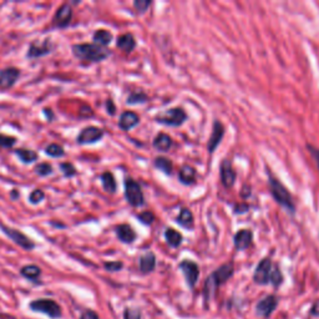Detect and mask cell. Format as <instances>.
I'll return each mask as SVG.
<instances>
[{
  "label": "cell",
  "mask_w": 319,
  "mask_h": 319,
  "mask_svg": "<svg viewBox=\"0 0 319 319\" xmlns=\"http://www.w3.org/2000/svg\"><path fill=\"white\" fill-rule=\"evenodd\" d=\"M73 54L76 59L81 61H89V63H100L106 60L110 56V50L106 48L100 47L96 44H75L73 45Z\"/></svg>",
  "instance_id": "obj_1"
},
{
  "label": "cell",
  "mask_w": 319,
  "mask_h": 319,
  "mask_svg": "<svg viewBox=\"0 0 319 319\" xmlns=\"http://www.w3.org/2000/svg\"><path fill=\"white\" fill-rule=\"evenodd\" d=\"M268 177H269L268 183H269L270 193H272L275 202L279 206H282L283 208H285L289 213H294L295 205L294 202H293L292 195L289 193V191L285 188V186L283 185L277 177H274V176L270 175V173H268Z\"/></svg>",
  "instance_id": "obj_2"
},
{
  "label": "cell",
  "mask_w": 319,
  "mask_h": 319,
  "mask_svg": "<svg viewBox=\"0 0 319 319\" xmlns=\"http://www.w3.org/2000/svg\"><path fill=\"white\" fill-rule=\"evenodd\" d=\"M232 274H233V266H232L231 263L223 264V266L219 267L216 272H213L212 274L210 275V278L207 279V282H206V297L208 298L210 295H212L214 290H216V288L218 287L219 284H222V283L227 282V280L232 277Z\"/></svg>",
  "instance_id": "obj_3"
},
{
  "label": "cell",
  "mask_w": 319,
  "mask_h": 319,
  "mask_svg": "<svg viewBox=\"0 0 319 319\" xmlns=\"http://www.w3.org/2000/svg\"><path fill=\"white\" fill-rule=\"evenodd\" d=\"M125 197L132 207H141L145 203L144 193L139 182L131 177H127L125 180Z\"/></svg>",
  "instance_id": "obj_4"
},
{
  "label": "cell",
  "mask_w": 319,
  "mask_h": 319,
  "mask_svg": "<svg viewBox=\"0 0 319 319\" xmlns=\"http://www.w3.org/2000/svg\"><path fill=\"white\" fill-rule=\"evenodd\" d=\"M0 228H2L3 233L8 237V238L12 239L15 244H18L22 248L27 249V251H32L35 248V243L23 232H20L19 229L12 228V227L5 226L4 223H0Z\"/></svg>",
  "instance_id": "obj_5"
},
{
  "label": "cell",
  "mask_w": 319,
  "mask_h": 319,
  "mask_svg": "<svg viewBox=\"0 0 319 319\" xmlns=\"http://www.w3.org/2000/svg\"><path fill=\"white\" fill-rule=\"evenodd\" d=\"M187 119V115L183 111L181 107H175V109H170L168 111L163 112L156 117V121L162 125H167V126L177 127L181 126L183 122Z\"/></svg>",
  "instance_id": "obj_6"
},
{
  "label": "cell",
  "mask_w": 319,
  "mask_h": 319,
  "mask_svg": "<svg viewBox=\"0 0 319 319\" xmlns=\"http://www.w3.org/2000/svg\"><path fill=\"white\" fill-rule=\"evenodd\" d=\"M30 308L34 312L44 313L50 318H59L61 315V308L55 300L52 299H38L30 303Z\"/></svg>",
  "instance_id": "obj_7"
},
{
  "label": "cell",
  "mask_w": 319,
  "mask_h": 319,
  "mask_svg": "<svg viewBox=\"0 0 319 319\" xmlns=\"http://www.w3.org/2000/svg\"><path fill=\"white\" fill-rule=\"evenodd\" d=\"M105 132L103 129L96 126H88L84 127L80 131V134L76 137V141L79 145H91L96 144L104 137Z\"/></svg>",
  "instance_id": "obj_8"
},
{
  "label": "cell",
  "mask_w": 319,
  "mask_h": 319,
  "mask_svg": "<svg viewBox=\"0 0 319 319\" xmlns=\"http://www.w3.org/2000/svg\"><path fill=\"white\" fill-rule=\"evenodd\" d=\"M53 52V43L50 39H45L44 42H33L32 44L29 45V49H28L27 53V58L30 59V60H34V59H39L43 58V56L49 55L50 53Z\"/></svg>",
  "instance_id": "obj_9"
},
{
  "label": "cell",
  "mask_w": 319,
  "mask_h": 319,
  "mask_svg": "<svg viewBox=\"0 0 319 319\" xmlns=\"http://www.w3.org/2000/svg\"><path fill=\"white\" fill-rule=\"evenodd\" d=\"M73 20V8L70 4H63L58 8L54 17V25L60 29H65Z\"/></svg>",
  "instance_id": "obj_10"
},
{
  "label": "cell",
  "mask_w": 319,
  "mask_h": 319,
  "mask_svg": "<svg viewBox=\"0 0 319 319\" xmlns=\"http://www.w3.org/2000/svg\"><path fill=\"white\" fill-rule=\"evenodd\" d=\"M20 70L18 68H5L0 70V89L2 90H8L13 88L17 84L18 79L20 78Z\"/></svg>",
  "instance_id": "obj_11"
},
{
  "label": "cell",
  "mask_w": 319,
  "mask_h": 319,
  "mask_svg": "<svg viewBox=\"0 0 319 319\" xmlns=\"http://www.w3.org/2000/svg\"><path fill=\"white\" fill-rule=\"evenodd\" d=\"M272 262L269 258H263L257 266L253 274V280L257 284H266L269 282L272 274Z\"/></svg>",
  "instance_id": "obj_12"
},
{
  "label": "cell",
  "mask_w": 319,
  "mask_h": 319,
  "mask_svg": "<svg viewBox=\"0 0 319 319\" xmlns=\"http://www.w3.org/2000/svg\"><path fill=\"white\" fill-rule=\"evenodd\" d=\"M180 269L182 270L187 284L191 288L195 287V284L198 280V275H200V268H198L197 264L195 262L186 259V261H182L180 263Z\"/></svg>",
  "instance_id": "obj_13"
},
{
  "label": "cell",
  "mask_w": 319,
  "mask_h": 319,
  "mask_svg": "<svg viewBox=\"0 0 319 319\" xmlns=\"http://www.w3.org/2000/svg\"><path fill=\"white\" fill-rule=\"evenodd\" d=\"M219 176H221L222 185L227 188H231L236 182V171L232 167V163L228 160L222 161L219 167Z\"/></svg>",
  "instance_id": "obj_14"
},
{
  "label": "cell",
  "mask_w": 319,
  "mask_h": 319,
  "mask_svg": "<svg viewBox=\"0 0 319 319\" xmlns=\"http://www.w3.org/2000/svg\"><path fill=\"white\" fill-rule=\"evenodd\" d=\"M223 135H224L223 125H222L219 121H214L212 134H211L210 141H208V145H207V149H208V152H210V154H212V152L216 151L217 146L221 144Z\"/></svg>",
  "instance_id": "obj_15"
},
{
  "label": "cell",
  "mask_w": 319,
  "mask_h": 319,
  "mask_svg": "<svg viewBox=\"0 0 319 319\" xmlns=\"http://www.w3.org/2000/svg\"><path fill=\"white\" fill-rule=\"evenodd\" d=\"M253 241V233L249 229H239L236 234H234V247L238 251H243L247 249L252 244Z\"/></svg>",
  "instance_id": "obj_16"
},
{
  "label": "cell",
  "mask_w": 319,
  "mask_h": 319,
  "mask_svg": "<svg viewBox=\"0 0 319 319\" xmlns=\"http://www.w3.org/2000/svg\"><path fill=\"white\" fill-rule=\"evenodd\" d=\"M140 122V117L136 112L134 111H124L120 116L119 120V127L124 131H130L131 129H134L135 126H137Z\"/></svg>",
  "instance_id": "obj_17"
},
{
  "label": "cell",
  "mask_w": 319,
  "mask_h": 319,
  "mask_svg": "<svg viewBox=\"0 0 319 319\" xmlns=\"http://www.w3.org/2000/svg\"><path fill=\"white\" fill-rule=\"evenodd\" d=\"M115 232H116L117 238H119L121 242H124V243H127V244L135 242V239H136L137 237L136 232L132 229V227L126 223H122V224H119V226H116Z\"/></svg>",
  "instance_id": "obj_18"
},
{
  "label": "cell",
  "mask_w": 319,
  "mask_h": 319,
  "mask_svg": "<svg viewBox=\"0 0 319 319\" xmlns=\"http://www.w3.org/2000/svg\"><path fill=\"white\" fill-rule=\"evenodd\" d=\"M275 307H277V298L274 295H268L257 304V314L261 317H269Z\"/></svg>",
  "instance_id": "obj_19"
},
{
  "label": "cell",
  "mask_w": 319,
  "mask_h": 319,
  "mask_svg": "<svg viewBox=\"0 0 319 319\" xmlns=\"http://www.w3.org/2000/svg\"><path fill=\"white\" fill-rule=\"evenodd\" d=\"M116 45L120 50H122L124 53L130 54L134 52V49L136 48V40H135L134 35L126 33V34H122L117 38Z\"/></svg>",
  "instance_id": "obj_20"
},
{
  "label": "cell",
  "mask_w": 319,
  "mask_h": 319,
  "mask_svg": "<svg viewBox=\"0 0 319 319\" xmlns=\"http://www.w3.org/2000/svg\"><path fill=\"white\" fill-rule=\"evenodd\" d=\"M178 178L183 185H193V183H196V170L190 165L182 166L180 172H178Z\"/></svg>",
  "instance_id": "obj_21"
},
{
  "label": "cell",
  "mask_w": 319,
  "mask_h": 319,
  "mask_svg": "<svg viewBox=\"0 0 319 319\" xmlns=\"http://www.w3.org/2000/svg\"><path fill=\"white\" fill-rule=\"evenodd\" d=\"M112 39H114V37H112L111 33H110L109 30H106V29L96 30V32L94 33V35H93L94 44L100 45V47H103V48H106L107 45L111 44Z\"/></svg>",
  "instance_id": "obj_22"
},
{
  "label": "cell",
  "mask_w": 319,
  "mask_h": 319,
  "mask_svg": "<svg viewBox=\"0 0 319 319\" xmlns=\"http://www.w3.org/2000/svg\"><path fill=\"white\" fill-rule=\"evenodd\" d=\"M154 147L157 150V151L161 152H166L172 147V140L165 132H160L154 140Z\"/></svg>",
  "instance_id": "obj_23"
},
{
  "label": "cell",
  "mask_w": 319,
  "mask_h": 319,
  "mask_svg": "<svg viewBox=\"0 0 319 319\" xmlns=\"http://www.w3.org/2000/svg\"><path fill=\"white\" fill-rule=\"evenodd\" d=\"M156 267V257L154 253L149 252V253L144 254V256L140 258V269L142 273H151L152 270Z\"/></svg>",
  "instance_id": "obj_24"
},
{
  "label": "cell",
  "mask_w": 319,
  "mask_h": 319,
  "mask_svg": "<svg viewBox=\"0 0 319 319\" xmlns=\"http://www.w3.org/2000/svg\"><path fill=\"white\" fill-rule=\"evenodd\" d=\"M14 154L17 155L18 159L22 161L25 165H30V163H34L38 160V154L34 150L29 149H17L14 150Z\"/></svg>",
  "instance_id": "obj_25"
},
{
  "label": "cell",
  "mask_w": 319,
  "mask_h": 319,
  "mask_svg": "<svg viewBox=\"0 0 319 319\" xmlns=\"http://www.w3.org/2000/svg\"><path fill=\"white\" fill-rule=\"evenodd\" d=\"M177 223L181 224L185 228H193V214L188 208H181L180 214L177 216Z\"/></svg>",
  "instance_id": "obj_26"
},
{
  "label": "cell",
  "mask_w": 319,
  "mask_h": 319,
  "mask_svg": "<svg viewBox=\"0 0 319 319\" xmlns=\"http://www.w3.org/2000/svg\"><path fill=\"white\" fill-rule=\"evenodd\" d=\"M100 180H101V185H103L104 190L106 191V192L109 193H115L116 192V188H117V185H116V181H115V177L114 175H112L111 172H104L103 175L100 176Z\"/></svg>",
  "instance_id": "obj_27"
},
{
  "label": "cell",
  "mask_w": 319,
  "mask_h": 319,
  "mask_svg": "<svg viewBox=\"0 0 319 319\" xmlns=\"http://www.w3.org/2000/svg\"><path fill=\"white\" fill-rule=\"evenodd\" d=\"M165 237L166 241H167V243L170 244L171 247H178L182 243V234L178 231H176V229L171 228V227H168V228L166 229Z\"/></svg>",
  "instance_id": "obj_28"
},
{
  "label": "cell",
  "mask_w": 319,
  "mask_h": 319,
  "mask_svg": "<svg viewBox=\"0 0 319 319\" xmlns=\"http://www.w3.org/2000/svg\"><path fill=\"white\" fill-rule=\"evenodd\" d=\"M20 273H22L23 277L28 278L30 280H35L40 277L42 274V269H40L38 266H34V264H29V266H25L20 269Z\"/></svg>",
  "instance_id": "obj_29"
},
{
  "label": "cell",
  "mask_w": 319,
  "mask_h": 319,
  "mask_svg": "<svg viewBox=\"0 0 319 319\" xmlns=\"http://www.w3.org/2000/svg\"><path fill=\"white\" fill-rule=\"evenodd\" d=\"M45 154L48 156L54 157V159H60V157L65 156V150L61 145L59 144H50L45 147Z\"/></svg>",
  "instance_id": "obj_30"
},
{
  "label": "cell",
  "mask_w": 319,
  "mask_h": 319,
  "mask_svg": "<svg viewBox=\"0 0 319 319\" xmlns=\"http://www.w3.org/2000/svg\"><path fill=\"white\" fill-rule=\"evenodd\" d=\"M154 163L155 167L159 168L162 172H165L166 175H171L172 173V162H171V160L166 159V157H157Z\"/></svg>",
  "instance_id": "obj_31"
},
{
  "label": "cell",
  "mask_w": 319,
  "mask_h": 319,
  "mask_svg": "<svg viewBox=\"0 0 319 319\" xmlns=\"http://www.w3.org/2000/svg\"><path fill=\"white\" fill-rule=\"evenodd\" d=\"M34 172L40 177H47L53 173V166L48 162H40L34 167Z\"/></svg>",
  "instance_id": "obj_32"
},
{
  "label": "cell",
  "mask_w": 319,
  "mask_h": 319,
  "mask_svg": "<svg viewBox=\"0 0 319 319\" xmlns=\"http://www.w3.org/2000/svg\"><path fill=\"white\" fill-rule=\"evenodd\" d=\"M59 168H60V171L63 172V175L68 178L74 177V176H76V173H78V170H76V167L71 162H61L60 165H59Z\"/></svg>",
  "instance_id": "obj_33"
},
{
  "label": "cell",
  "mask_w": 319,
  "mask_h": 319,
  "mask_svg": "<svg viewBox=\"0 0 319 319\" xmlns=\"http://www.w3.org/2000/svg\"><path fill=\"white\" fill-rule=\"evenodd\" d=\"M147 101V96L145 95L141 91H135V93H131L127 98V104L129 105H137V104H142Z\"/></svg>",
  "instance_id": "obj_34"
},
{
  "label": "cell",
  "mask_w": 319,
  "mask_h": 319,
  "mask_svg": "<svg viewBox=\"0 0 319 319\" xmlns=\"http://www.w3.org/2000/svg\"><path fill=\"white\" fill-rule=\"evenodd\" d=\"M45 198V192L42 188H35L32 193L29 195V202L32 205H39L40 202H43V200Z\"/></svg>",
  "instance_id": "obj_35"
},
{
  "label": "cell",
  "mask_w": 319,
  "mask_h": 319,
  "mask_svg": "<svg viewBox=\"0 0 319 319\" xmlns=\"http://www.w3.org/2000/svg\"><path fill=\"white\" fill-rule=\"evenodd\" d=\"M17 141V137L0 134V147H3V149H12L15 146Z\"/></svg>",
  "instance_id": "obj_36"
},
{
  "label": "cell",
  "mask_w": 319,
  "mask_h": 319,
  "mask_svg": "<svg viewBox=\"0 0 319 319\" xmlns=\"http://www.w3.org/2000/svg\"><path fill=\"white\" fill-rule=\"evenodd\" d=\"M150 5H151L150 0H136V2L134 3L135 9H136V12L139 13V14H144V13L149 9Z\"/></svg>",
  "instance_id": "obj_37"
},
{
  "label": "cell",
  "mask_w": 319,
  "mask_h": 319,
  "mask_svg": "<svg viewBox=\"0 0 319 319\" xmlns=\"http://www.w3.org/2000/svg\"><path fill=\"white\" fill-rule=\"evenodd\" d=\"M282 280H283L282 273H280V270L275 267L274 269H272V274H270L269 282H272V284L274 285V287H278V285L282 283Z\"/></svg>",
  "instance_id": "obj_38"
},
{
  "label": "cell",
  "mask_w": 319,
  "mask_h": 319,
  "mask_svg": "<svg viewBox=\"0 0 319 319\" xmlns=\"http://www.w3.org/2000/svg\"><path fill=\"white\" fill-rule=\"evenodd\" d=\"M137 218H139L140 222H142V223H145V224H151L152 222L155 221L154 213L149 212V211L140 213L139 216H137Z\"/></svg>",
  "instance_id": "obj_39"
},
{
  "label": "cell",
  "mask_w": 319,
  "mask_h": 319,
  "mask_svg": "<svg viewBox=\"0 0 319 319\" xmlns=\"http://www.w3.org/2000/svg\"><path fill=\"white\" fill-rule=\"evenodd\" d=\"M104 267L109 272H116V270L121 269L124 267V264H122V262H105Z\"/></svg>",
  "instance_id": "obj_40"
},
{
  "label": "cell",
  "mask_w": 319,
  "mask_h": 319,
  "mask_svg": "<svg viewBox=\"0 0 319 319\" xmlns=\"http://www.w3.org/2000/svg\"><path fill=\"white\" fill-rule=\"evenodd\" d=\"M125 319H141V314L137 309H126L125 310Z\"/></svg>",
  "instance_id": "obj_41"
},
{
  "label": "cell",
  "mask_w": 319,
  "mask_h": 319,
  "mask_svg": "<svg viewBox=\"0 0 319 319\" xmlns=\"http://www.w3.org/2000/svg\"><path fill=\"white\" fill-rule=\"evenodd\" d=\"M307 149H308V151H309V154L312 155L313 160L315 161V163H317V166L319 168V149L312 146V145H307Z\"/></svg>",
  "instance_id": "obj_42"
},
{
  "label": "cell",
  "mask_w": 319,
  "mask_h": 319,
  "mask_svg": "<svg viewBox=\"0 0 319 319\" xmlns=\"http://www.w3.org/2000/svg\"><path fill=\"white\" fill-rule=\"evenodd\" d=\"M105 106H106V111H107V114L111 115V116H114V115L116 114V106H115L114 101H112L111 99H109V100H106Z\"/></svg>",
  "instance_id": "obj_43"
},
{
  "label": "cell",
  "mask_w": 319,
  "mask_h": 319,
  "mask_svg": "<svg viewBox=\"0 0 319 319\" xmlns=\"http://www.w3.org/2000/svg\"><path fill=\"white\" fill-rule=\"evenodd\" d=\"M248 205H246V203H242V205H236L234 206V212L236 213H243V212H247L248 211Z\"/></svg>",
  "instance_id": "obj_44"
},
{
  "label": "cell",
  "mask_w": 319,
  "mask_h": 319,
  "mask_svg": "<svg viewBox=\"0 0 319 319\" xmlns=\"http://www.w3.org/2000/svg\"><path fill=\"white\" fill-rule=\"evenodd\" d=\"M81 319H99L98 314L93 310H86L83 315H81Z\"/></svg>",
  "instance_id": "obj_45"
},
{
  "label": "cell",
  "mask_w": 319,
  "mask_h": 319,
  "mask_svg": "<svg viewBox=\"0 0 319 319\" xmlns=\"http://www.w3.org/2000/svg\"><path fill=\"white\" fill-rule=\"evenodd\" d=\"M44 114L47 115L48 121H53V120H54V112H53L52 109H48V107H45V109H44Z\"/></svg>",
  "instance_id": "obj_46"
},
{
  "label": "cell",
  "mask_w": 319,
  "mask_h": 319,
  "mask_svg": "<svg viewBox=\"0 0 319 319\" xmlns=\"http://www.w3.org/2000/svg\"><path fill=\"white\" fill-rule=\"evenodd\" d=\"M19 197H20L19 191H18V190H12V192H10V198H12L13 201H17Z\"/></svg>",
  "instance_id": "obj_47"
},
{
  "label": "cell",
  "mask_w": 319,
  "mask_h": 319,
  "mask_svg": "<svg viewBox=\"0 0 319 319\" xmlns=\"http://www.w3.org/2000/svg\"><path fill=\"white\" fill-rule=\"evenodd\" d=\"M313 313H314V314L319 315V303H317V304L314 305V308H313Z\"/></svg>",
  "instance_id": "obj_48"
}]
</instances>
